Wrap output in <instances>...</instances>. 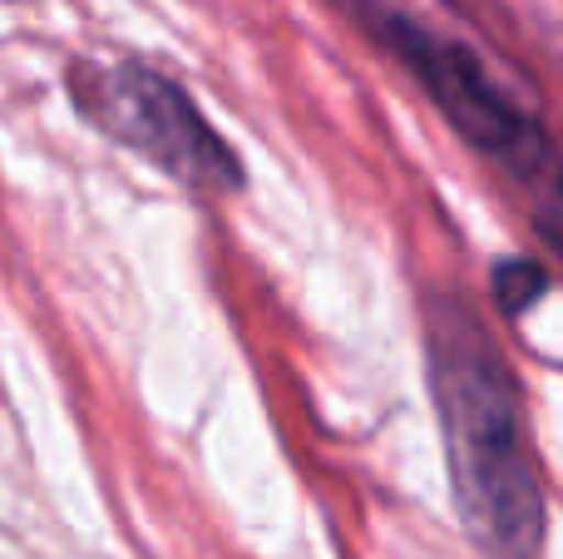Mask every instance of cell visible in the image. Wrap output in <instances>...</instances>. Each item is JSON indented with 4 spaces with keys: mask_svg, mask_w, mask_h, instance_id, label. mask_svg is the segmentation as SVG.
<instances>
[{
    "mask_svg": "<svg viewBox=\"0 0 563 559\" xmlns=\"http://www.w3.org/2000/svg\"><path fill=\"white\" fill-rule=\"evenodd\" d=\"M426 376L465 535L489 559H539L549 515L525 396L470 297H426Z\"/></svg>",
    "mask_w": 563,
    "mask_h": 559,
    "instance_id": "obj_1",
    "label": "cell"
},
{
    "mask_svg": "<svg viewBox=\"0 0 563 559\" xmlns=\"http://www.w3.org/2000/svg\"><path fill=\"white\" fill-rule=\"evenodd\" d=\"M361 20H366L371 35L416 75V85L426 89L430 105L445 114V124L455 129L479 158L505 168L519 188L534 184V178L554 164V149H549L544 129L529 119V109L515 105V95L489 75V65L465 40L445 35V30L426 25L420 15H410V10H400V6H386V0H366Z\"/></svg>",
    "mask_w": 563,
    "mask_h": 559,
    "instance_id": "obj_2",
    "label": "cell"
},
{
    "mask_svg": "<svg viewBox=\"0 0 563 559\" xmlns=\"http://www.w3.org/2000/svg\"><path fill=\"white\" fill-rule=\"evenodd\" d=\"M69 95L99 134L134 149L139 158H148L178 184L198 188V194H233L243 184L233 144L208 124L194 95L164 69L139 65V59L75 65Z\"/></svg>",
    "mask_w": 563,
    "mask_h": 559,
    "instance_id": "obj_3",
    "label": "cell"
},
{
    "mask_svg": "<svg viewBox=\"0 0 563 559\" xmlns=\"http://www.w3.org/2000/svg\"><path fill=\"white\" fill-rule=\"evenodd\" d=\"M495 293H499V307L509 317H519L549 293V273L539 263H529V257H505L495 267Z\"/></svg>",
    "mask_w": 563,
    "mask_h": 559,
    "instance_id": "obj_4",
    "label": "cell"
},
{
    "mask_svg": "<svg viewBox=\"0 0 563 559\" xmlns=\"http://www.w3.org/2000/svg\"><path fill=\"white\" fill-rule=\"evenodd\" d=\"M525 194H529V213H534L544 243L563 257V164L559 158L534 178V184H525Z\"/></svg>",
    "mask_w": 563,
    "mask_h": 559,
    "instance_id": "obj_5",
    "label": "cell"
}]
</instances>
